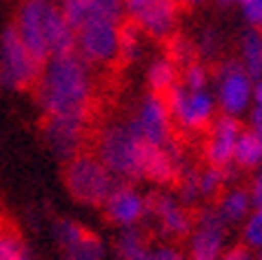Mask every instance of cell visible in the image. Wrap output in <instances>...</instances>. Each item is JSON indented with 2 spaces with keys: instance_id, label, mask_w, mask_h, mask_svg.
Segmentation results:
<instances>
[{
  "instance_id": "cell-1",
  "label": "cell",
  "mask_w": 262,
  "mask_h": 260,
  "mask_svg": "<svg viewBox=\"0 0 262 260\" xmlns=\"http://www.w3.org/2000/svg\"><path fill=\"white\" fill-rule=\"evenodd\" d=\"M33 92L42 115L89 117L94 98V66L77 49L49 56Z\"/></svg>"
},
{
  "instance_id": "cell-2",
  "label": "cell",
  "mask_w": 262,
  "mask_h": 260,
  "mask_svg": "<svg viewBox=\"0 0 262 260\" xmlns=\"http://www.w3.org/2000/svg\"><path fill=\"white\" fill-rule=\"evenodd\" d=\"M150 143L141 138L129 119L113 122L98 131L94 141L96 157L110 169L117 181H141L143 178V159Z\"/></svg>"
},
{
  "instance_id": "cell-3",
  "label": "cell",
  "mask_w": 262,
  "mask_h": 260,
  "mask_svg": "<svg viewBox=\"0 0 262 260\" xmlns=\"http://www.w3.org/2000/svg\"><path fill=\"white\" fill-rule=\"evenodd\" d=\"M63 164V181L73 199L84 206H103L117 178L96 157V152L82 150Z\"/></svg>"
},
{
  "instance_id": "cell-4",
  "label": "cell",
  "mask_w": 262,
  "mask_h": 260,
  "mask_svg": "<svg viewBox=\"0 0 262 260\" xmlns=\"http://www.w3.org/2000/svg\"><path fill=\"white\" fill-rule=\"evenodd\" d=\"M42 61L35 59L24 45L14 24L0 33V87L14 92L33 89L42 73Z\"/></svg>"
},
{
  "instance_id": "cell-5",
  "label": "cell",
  "mask_w": 262,
  "mask_h": 260,
  "mask_svg": "<svg viewBox=\"0 0 262 260\" xmlns=\"http://www.w3.org/2000/svg\"><path fill=\"white\" fill-rule=\"evenodd\" d=\"M169 113L180 129L202 131L213 122L218 113V101L211 89H187L178 82L164 94Z\"/></svg>"
},
{
  "instance_id": "cell-6",
  "label": "cell",
  "mask_w": 262,
  "mask_h": 260,
  "mask_svg": "<svg viewBox=\"0 0 262 260\" xmlns=\"http://www.w3.org/2000/svg\"><path fill=\"white\" fill-rule=\"evenodd\" d=\"M215 101H218V110L227 115H239L248 113L253 106V77L244 71L239 59H220L218 68H215Z\"/></svg>"
},
{
  "instance_id": "cell-7",
  "label": "cell",
  "mask_w": 262,
  "mask_h": 260,
  "mask_svg": "<svg viewBox=\"0 0 262 260\" xmlns=\"http://www.w3.org/2000/svg\"><path fill=\"white\" fill-rule=\"evenodd\" d=\"M120 24L108 16H98L77 28L75 49L94 68L115 66L117 61V45H120Z\"/></svg>"
},
{
  "instance_id": "cell-8",
  "label": "cell",
  "mask_w": 262,
  "mask_h": 260,
  "mask_svg": "<svg viewBox=\"0 0 262 260\" xmlns=\"http://www.w3.org/2000/svg\"><path fill=\"white\" fill-rule=\"evenodd\" d=\"M227 228L229 223L220 216L218 206H202L194 216V228L187 237V260H220L227 242Z\"/></svg>"
},
{
  "instance_id": "cell-9",
  "label": "cell",
  "mask_w": 262,
  "mask_h": 260,
  "mask_svg": "<svg viewBox=\"0 0 262 260\" xmlns=\"http://www.w3.org/2000/svg\"><path fill=\"white\" fill-rule=\"evenodd\" d=\"M89 136V117H71V115H45L42 138L49 152L61 162H68L84 150Z\"/></svg>"
},
{
  "instance_id": "cell-10",
  "label": "cell",
  "mask_w": 262,
  "mask_h": 260,
  "mask_svg": "<svg viewBox=\"0 0 262 260\" xmlns=\"http://www.w3.org/2000/svg\"><path fill=\"white\" fill-rule=\"evenodd\" d=\"M178 14V0H124V16L136 22L141 31L155 40H166L173 35Z\"/></svg>"
},
{
  "instance_id": "cell-11",
  "label": "cell",
  "mask_w": 262,
  "mask_h": 260,
  "mask_svg": "<svg viewBox=\"0 0 262 260\" xmlns=\"http://www.w3.org/2000/svg\"><path fill=\"white\" fill-rule=\"evenodd\" d=\"M145 202H147V216L155 218L164 239L178 242V239L190 237L192 228H194V216L187 211L180 199H176L173 195L164 192V190H152L150 195H145Z\"/></svg>"
},
{
  "instance_id": "cell-12",
  "label": "cell",
  "mask_w": 262,
  "mask_h": 260,
  "mask_svg": "<svg viewBox=\"0 0 262 260\" xmlns=\"http://www.w3.org/2000/svg\"><path fill=\"white\" fill-rule=\"evenodd\" d=\"M54 3L56 0H21L14 19V28L21 35L24 45L42 64L52 56L47 45V16Z\"/></svg>"
},
{
  "instance_id": "cell-13",
  "label": "cell",
  "mask_w": 262,
  "mask_h": 260,
  "mask_svg": "<svg viewBox=\"0 0 262 260\" xmlns=\"http://www.w3.org/2000/svg\"><path fill=\"white\" fill-rule=\"evenodd\" d=\"M129 122L141 134L143 141L150 146H166L173 138V117H171L166 98L162 94H147L138 106L136 115L129 117Z\"/></svg>"
},
{
  "instance_id": "cell-14",
  "label": "cell",
  "mask_w": 262,
  "mask_h": 260,
  "mask_svg": "<svg viewBox=\"0 0 262 260\" xmlns=\"http://www.w3.org/2000/svg\"><path fill=\"white\" fill-rule=\"evenodd\" d=\"M241 122L234 115H215L208 125V136L204 143V159L211 167L227 169L234 164V146L241 134Z\"/></svg>"
},
{
  "instance_id": "cell-15",
  "label": "cell",
  "mask_w": 262,
  "mask_h": 260,
  "mask_svg": "<svg viewBox=\"0 0 262 260\" xmlns=\"http://www.w3.org/2000/svg\"><path fill=\"white\" fill-rule=\"evenodd\" d=\"M101 209H103L105 221L117 225V228L138 225L147 216L145 195H141L129 181H117Z\"/></svg>"
},
{
  "instance_id": "cell-16",
  "label": "cell",
  "mask_w": 262,
  "mask_h": 260,
  "mask_svg": "<svg viewBox=\"0 0 262 260\" xmlns=\"http://www.w3.org/2000/svg\"><path fill=\"white\" fill-rule=\"evenodd\" d=\"M75 28L66 22L63 12H61L59 3L52 5L47 16V45H49V54H68V52H75Z\"/></svg>"
},
{
  "instance_id": "cell-17",
  "label": "cell",
  "mask_w": 262,
  "mask_h": 260,
  "mask_svg": "<svg viewBox=\"0 0 262 260\" xmlns=\"http://www.w3.org/2000/svg\"><path fill=\"white\" fill-rule=\"evenodd\" d=\"M115 260H152L147 234L138 225L120 228L115 237Z\"/></svg>"
},
{
  "instance_id": "cell-18",
  "label": "cell",
  "mask_w": 262,
  "mask_h": 260,
  "mask_svg": "<svg viewBox=\"0 0 262 260\" xmlns=\"http://www.w3.org/2000/svg\"><path fill=\"white\" fill-rule=\"evenodd\" d=\"M218 211L229 225H236V223H244L248 218V213L255 209L253 206V197L248 188H232L227 192L218 197Z\"/></svg>"
},
{
  "instance_id": "cell-19",
  "label": "cell",
  "mask_w": 262,
  "mask_h": 260,
  "mask_svg": "<svg viewBox=\"0 0 262 260\" xmlns=\"http://www.w3.org/2000/svg\"><path fill=\"white\" fill-rule=\"evenodd\" d=\"M239 61L244 71L253 77H262V31L260 28H246L239 38Z\"/></svg>"
},
{
  "instance_id": "cell-20",
  "label": "cell",
  "mask_w": 262,
  "mask_h": 260,
  "mask_svg": "<svg viewBox=\"0 0 262 260\" xmlns=\"http://www.w3.org/2000/svg\"><path fill=\"white\" fill-rule=\"evenodd\" d=\"M234 167L251 171L262 167V136L255 134L251 127L241 129L234 146Z\"/></svg>"
},
{
  "instance_id": "cell-21",
  "label": "cell",
  "mask_w": 262,
  "mask_h": 260,
  "mask_svg": "<svg viewBox=\"0 0 262 260\" xmlns=\"http://www.w3.org/2000/svg\"><path fill=\"white\" fill-rule=\"evenodd\" d=\"M180 82V68L169 59V56H157L147 66V87L155 94H166L171 87Z\"/></svg>"
},
{
  "instance_id": "cell-22",
  "label": "cell",
  "mask_w": 262,
  "mask_h": 260,
  "mask_svg": "<svg viewBox=\"0 0 262 260\" xmlns=\"http://www.w3.org/2000/svg\"><path fill=\"white\" fill-rule=\"evenodd\" d=\"M143 35L145 33L141 31L136 22H131V19H122L120 24V45H117V66H129L141 56L143 52Z\"/></svg>"
},
{
  "instance_id": "cell-23",
  "label": "cell",
  "mask_w": 262,
  "mask_h": 260,
  "mask_svg": "<svg viewBox=\"0 0 262 260\" xmlns=\"http://www.w3.org/2000/svg\"><path fill=\"white\" fill-rule=\"evenodd\" d=\"M63 260H103L105 258V244L101 242V237L94 232H84L77 242L63 246L61 249Z\"/></svg>"
},
{
  "instance_id": "cell-24",
  "label": "cell",
  "mask_w": 262,
  "mask_h": 260,
  "mask_svg": "<svg viewBox=\"0 0 262 260\" xmlns=\"http://www.w3.org/2000/svg\"><path fill=\"white\" fill-rule=\"evenodd\" d=\"M0 260H33L26 239L3 221H0Z\"/></svg>"
},
{
  "instance_id": "cell-25",
  "label": "cell",
  "mask_w": 262,
  "mask_h": 260,
  "mask_svg": "<svg viewBox=\"0 0 262 260\" xmlns=\"http://www.w3.org/2000/svg\"><path fill=\"white\" fill-rule=\"evenodd\" d=\"M164 43H166V56H169L178 68H185L192 61H199V52H196L194 40L185 38V35H180V33H173V35H169Z\"/></svg>"
},
{
  "instance_id": "cell-26",
  "label": "cell",
  "mask_w": 262,
  "mask_h": 260,
  "mask_svg": "<svg viewBox=\"0 0 262 260\" xmlns=\"http://www.w3.org/2000/svg\"><path fill=\"white\" fill-rule=\"evenodd\" d=\"M227 183V171L218 167L206 164L204 169H199V188H202V199H218L223 192L220 190Z\"/></svg>"
},
{
  "instance_id": "cell-27",
  "label": "cell",
  "mask_w": 262,
  "mask_h": 260,
  "mask_svg": "<svg viewBox=\"0 0 262 260\" xmlns=\"http://www.w3.org/2000/svg\"><path fill=\"white\" fill-rule=\"evenodd\" d=\"M178 199L183 202L185 206H192V204H199L202 202V188H199V169H192V167H185V171L180 173L178 183Z\"/></svg>"
},
{
  "instance_id": "cell-28",
  "label": "cell",
  "mask_w": 262,
  "mask_h": 260,
  "mask_svg": "<svg viewBox=\"0 0 262 260\" xmlns=\"http://www.w3.org/2000/svg\"><path fill=\"white\" fill-rule=\"evenodd\" d=\"M194 45L196 52H199V59H218L220 49H223V35L218 33L215 26H206L199 31Z\"/></svg>"
},
{
  "instance_id": "cell-29",
  "label": "cell",
  "mask_w": 262,
  "mask_h": 260,
  "mask_svg": "<svg viewBox=\"0 0 262 260\" xmlns=\"http://www.w3.org/2000/svg\"><path fill=\"white\" fill-rule=\"evenodd\" d=\"M241 225V244L251 251L262 249V209H253Z\"/></svg>"
},
{
  "instance_id": "cell-30",
  "label": "cell",
  "mask_w": 262,
  "mask_h": 260,
  "mask_svg": "<svg viewBox=\"0 0 262 260\" xmlns=\"http://www.w3.org/2000/svg\"><path fill=\"white\" fill-rule=\"evenodd\" d=\"M208 82H211V73L202 64V59L192 61L185 68H180V85L187 87V89H206Z\"/></svg>"
},
{
  "instance_id": "cell-31",
  "label": "cell",
  "mask_w": 262,
  "mask_h": 260,
  "mask_svg": "<svg viewBox=\"0 0 262 260\" xmlns=\"http://www.w3.org/2000/svg\"><path fill=\"white\" fill-rule=\"evenodd\" d=\"M241 14H244L246 24L251 28H260L262 31V0H246L241 5Z\"/></svg>"
},
{
  "instance_id": "cell-32",
  "label": "cell",
  "mask_w": 262,
  "mask_h": 260,
  "mask_svg": "<svg viewBox=\"0 0 262 260\" xmlns=\"http://www.w3.org/2000/svg\"><path fill=\"white\" fill-rule=\"evenodd\" d=\"M152 260H187V255L183 253V249L173 244V242H162L152 249Z\"/></svg>"
},
{
  "instance_id": "cell-33",
  "label": "cell",
  "mask_w": 262,
  "mask_h": 260,
  "mask_svg": "<svg viewBox=\"0 0 262 260\" xmlns=\"http://www.w3.org/2000/svg\"><path fill=\"white\" fill-rule=\"evenodd\" d=\"M248 190H251V197H253V206H255V209H262V167L257 169L255 178H253V183Z\"/></svg>"
},
{
  "instance_id": "cell-34",
  "label": "cell",
  "mask_w": 262,
  "mask_h": 260,
  "mask_svg": "<svg viewBox=\"0 0 262 260\" xmlns=\"http://www.w3.org/2000/svg\"><path fill=\"white\" fill-rule=\"evenodd\" d=\"M248 127L255 134L262 136V106H251V110H248Z\"/></svg>"
},
{
  "instance_id": "cell-35",
  "label": "cell",
  "mask_w": 262,
  "mask_h": 260,
  "mask_svg": "<svg viewBox=\"0 0 262 260\" xmlns=\"http://www.w3.org/2000/svg\"><path fill=\"white\" fill-rule=\"evenodd\" d=\"M253 106H262V77L253 80Z\"/></svg>"
},
{
  "instance_id": "cell-36",
  "label": "cell",
  "mask_w": 262,
  "mask_h": 260,
  "mask_svg": "<svg viewBox=\"0 0 262 260\" xmlns=\"http://www.w3.org/2000/svg\"><path fill=\"white\" fill-rule=\"evenodd\" d=\"M178 3H180V7H187V10H194V7L204 5L206 0H178Z\"/></svg>"
},
{
  "instance_id": "cell-37",
  "label": "cell",
  "mask_w": 262,
  "mask_h": 260,
  "mask_svg": "<svg viewBox=\"0 0 262 260\" xmlns=\"http://www.w3.org/2000/svg\"><path fill=\"white\" fill-rule=\"evenodd\" d=\"M220 7H232V5H244L246 0H215Z\"/></svg>"
},
{
  "instance_id": "cell-38",
  "label": "cell",
  "mask_w": 262,
  "mask_h": 260,
  "mask_svg": "<svg viewBox=\"0 0 262 260\" xmlns=\"http://www.w3.org/2000/svg\"><path fill=\"white\" fill-rule=\"evenodd\" d=\"M255 260H262V249H257V258Z\"/></svg>"
},
{
  "instance_id": "cell-39",
  "label": "cell",
  "mask_w": 262,
  "mask_h": 260,
  "mask_svg": "<svg viewBox=\"0 0 262 260\" xmlns=\"http://www.w3.org/2000/svg\"><path fill=\"white\" fill-rule=\"evenodd\" d=\"M56 3H59V0H56Z\"/></svg>"
}]
</instances>
